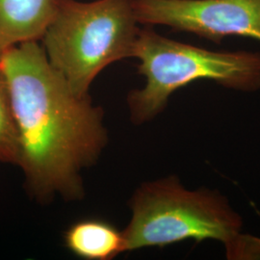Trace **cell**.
<instances>
[{
  "label": "cell",
  "mask_w": 260,
  "mask_h": 260,
  "mask_svg": "<svg viewBox=\"0 0 260 260\" xmlns=\"http://www.w3.org/2000/svg\"><path fill=\"white\" fill-rule=\"evenodd\" d=\"M19 137V160L39 199L83 195L80 173L101 155L107 133L103 112L75 93L49 63L39 41L8 47L0 62Z\"/></svg>",
  "instance_id": "6da1fadb"
},
{
  "label": "cell",
  "mask_w": 260,
  "mask_h": 260,
  "mask_svg": "<svg viewBox=\"0 0 260 260\" xmlns=\"http://www.w3.org/2000/svg\"><path fill=\"white\" fill-rule=\"evenodd\" d=\"M135 18L220 44L240 36L260 43V0H132Z\"/></svg>",
  "instance_id": "5b68a950"
},
{
  "label": "cell",
  "mask_w": 260,
  "mask_h": 260,
  "mask_svg": "<svg viewBox=\"0 0 260 260\" xmlns=\"http://www.w3.org/2000/svg\"><path fill=\"white\" fill-rule=\"evenodd\" d=\"M133 57L139 60L138 72L146 78L145 86L127 98L136 124L153 120L165 110L173 93L199 80L243 93L260 90L257 51L210 50L140 28Z\"/></svg>",
  "instance_id": "7a4b0ae2"
},
{
  "label": "cell",
  "mask_w": 260,
  "mask_h": 260,
  "mask_svg": "<svg viewBox=\"0 0 260 260\" xmlns=\"http://www.w3.org/2000/svg\"><path fill=\"white\" fill-rule=\"evenodd\" d=\"M138 24L132 0H57L42 47L75 93L88 95L103 69L133 57Z\"/></svg>",
  "instance_id": "3957f363"
},
{
  "label": "cell",
  "mask_w": 260,
  "mask_h": 260,
  "mask_svg": "<svg viewBox=\"0 0 260 260\" xmlns=\"http://www.w3.org/2000/svg\"><path fill=\"white\" fill-rule=\"evenodd\" d=\"M8 47H5V46H3L1 43H0V62H1V60H2V57L4 55V52H5V50L7 49Z\"/></svg>",
  "instance_id": "9c48e42d"
},
{
  "label": "cell",
  "mask_w": 260,
  "mask_h": 260,
  "mask_svg": "<svg viewBox=\"0 0 260 260\" xmlns=\"http://www.w3.org/2000/svg\"><path fill=\"white\" fill-rule=\"evenodd\" d=\"M66 247L88 260H110L124 251L122 232L103 220L88 219L74 223L64 237Z\"/></svg>",
  "instance_id": "52a82bcc"
},
{
  "label": "cell",
  "mask_w": 260,
  "mask_h": 260,
  "mask_svg": "<svg viewBox=\"0 0 260 260\" xmlns=\"http://www.w3.org/2000/svg\"><path fill=\"white\" fill-rule=\"evenodd\" d=\"M130 207L131 220L122 232L124 251L186 240L226 246L243 229L241 215L225 196L207 187L189 190L176 176L143 183Z\"/></svg>",
  "instance_id": "277c9868"
},
{
  "label": "cell",
  "mask_w": 260,
  "mask_h": 260,
  "mask_svg": "<svg viewBox=\"0 0 260 260\" xmlns=\"http://www.w3.org/2000/svg\"><path fill=\"white\" fill-rule=\"evenodd\" d=\"M57 0H0V43L6 47L40 41Z\"/></svg>",
  "instance_id": "8992f818"
},
{
  "label": "cell",
  "mask_w": 260,
  "mask_h": 260,
  "mask_svg": "<svg viewBox=\"0 0 260 260\" xmlns=\"http://www.w3.org/2000/svg\"><path fill=\"white\" fill-rule=\"evenodd\" d=\"M19 137L6 78L0 70V162L18 165Z\"/></svg>",
  "instance_id": "ba28073f"
}]
</instances>
